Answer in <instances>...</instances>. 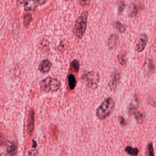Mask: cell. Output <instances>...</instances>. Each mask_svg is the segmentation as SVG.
Returning <instances> with one entry per match:
<instances>
[{
	"label": "cell",
	"instance_id": "cell-7",
	"mask_svg": "<svg viewBox=\"0 0 156 156\" xmlns=\"http://www.w3.org/2000/svg\"><path fill=\"white\" fill-rule=\"evenodd\" d=\"M120 80V73L115 72L112 74L108 83V87L111 91H115Z\"/></svg>",
	"mask_w": 156,
	"mask_h": 156
},
{
	"label": "cell",
	"instance_id": "cell-4",
	"mask_svg": "<svg viewBox=\"0 0 156 156\" xmlns=\"http://www.w3.org/2000/svg\"><path fill=\"white\" fill-rule=\"evenodd\" d=\"M83 77L88 87L94 90L98 88L100 80V76L98 73L94 71H90L84 74Z\"/></svg>",
	"mask_w": 156,
	"mask_h": 156
},
{
	"label": "cell",
	"instance_id": "cell-17",
	"mask_svg": "<svg viewBox=\"0 0 156 156\" xmlns=\"http://www.w3.org/2000/svg\"><path fill=\"white\" fill-rule=\"evenodd\" d=\"M115 28L121 33L125 32L126 30V26L119 21H115L113 23Z\"/></svg>",
	"mask_w": 156,
	"mask_h": 156
},
{
	"label": "cell",
	"instance_id": "cell-9",
	"mask_svg": "<svg viewBox=\"0 0 156 156\" xmlns=\"http://www.w3.org/2000/svg\"><path fill=\"white\" fill-rule=\"evenodd\" d=\"M51 67V62L48 59H44L39 64L38 69L42 73H46L50 71Z\"/></svg>",
	"mask_w": 156,
	"mask_h": 156
},
{
	"label": "cell",
	"instance_id": "cell-2",
	"mask_svg": "<svg viewBox=\"0 0 156 156\" xmlns=\"http://www.w3.org/2000/svg\"><path fill=\"white\" fill-rule=\"evenodd\" d=\"M87 11L83 12L76 20L73 28V33L76 37L81 39L84 35L87 28Z\"/></svg>",
	"mask_w": 156,
	"mask_h": 156
},
{
	"label": "cell",
	"instance_id": "cell-24",
	"mask_svg": "<svg viewBox=\"0 0 156 156\" xmlns=\"http://www.w3.org/2000/svg\"><path fill=\"white\" fill-rule=\"evenodd\" d=\"M147 102L149 104H150L151 105L156 106V102H155V101H154V99H152V98H148L147 99Z\"/></svg>",
	"mask_w": 156,
	"mask_h": 156
},
{
	"label": "cell",
	"instance_id": "cell-22",
	"mask_svg": "<svg viewBox=\"0 0 156 156\" xmlns=\"http://www.w3.org/2000/svg\"><path fill=\"white\" fill-rule=\"evenodd\" d=\"M118 121L120 126H126L127 125V122L126 121L125 118L122 116H119L118 117Z\"/></svg>",
	"mask_w": 156,
	"mask_h": 156
},
{
	"label": "cell",
	"instance_id": "cell-8",
	"mask_svg": "<svg viewBox=\"0 0 156 156\" xmlns=\"http://www.w3.org/2000/svg\"><path fill=\"white\" fill-rule=\"evenodd\" d=\"M119 43V37L118 34H112L108 39L107 45L109 50H113L117 47Z\"/></svg>",
	"mask_w": 156,
	"mask_h": 156
},
{
	"label": "cell",
	"instance_id": "cell-18",
	"mask_svg": "<svg viewBox=\"0 0 156 156\" xmlns=\"http://www.w3.org/2000/svg\"><path fill=\"white\" fill-rule=\"evenodd\" d=\"M70 67L73 71L76 73H78L80 67V63L79 61L76 59H75L71 62L70 64Z\"/></svg>",
	"mask_w": 156,
	"mask_h": 156
},
{
	"label": "cell",
	"instance_id": "cell-10",
	"mask_svg": "<svg viewBox=\"0 0 156 156\" xmlns=\"http://www.w3.org/2000/svg\"><path fill=\"white\" fill-rule=\"evenodd\" d=\"M34 113L33 110L30 111L27 125V131L29 134L31 135L34 129Z\"/></svg>",
	"mask_w": 156,
	"mask_h": 156
},
{
	"label": "cell",
	"instance_id": "cell-25",
	"mask_svg": "<svg viewBox=\"0 0 156 156\" xmlns=\"http://www.w3.org/2000/svg\"><path fill=\"white\" fill-rule=\"evenodd\" d=\"M80 4L83 5V6H86V5H87L89 4V2H90V1H80Z\"/></svg>",
	"mask_w": 156,
	"mask_h": 156
},
{
	"label": "cell",
	"instance_id": "cell-19",
	"mask_svg": "<svg viewBox=\"0 0 156 156\" xmlns=\"http://www.w3.org/2000/svg\"><path fill=\"white\" fill-rule=\"evenodd\" d=\"M147 156H154V147L152 142H151L148 144Z\"/></svg>",
	"mask_w": 156,
	"mask_h": 156
},
{
	"label": "cell",
	"instance_id": "cell-3",
	"mask_svg": "<svg viewBox=\"0 0 156 156\" xmlns=\"http://www.w3.org/2000/svg\"><path fill=\"white\" fill-rule=\"evenodd\" d=\"M42 91L45 92H55L58 91L61 87V82L51 76H47L40 82Z\"/></svg>",
	"mask_w": 156,
	"mask_h": 156
},
{
	"label": "cell",
	"instance_id": "cell-23",
	"mask_svg": "<svg viewBox=\"0 0 156 156\" xmlns=\"http://www.w3.org/2000/svg\"><path fill=\"white\" fill-rule=\"evenodd\" d=\"M28 156H39L38 151L36 149H32L29 151Z\"/></svg>",
	"mask_w": 156,
	"mask_h": 156
},
{
	"label": "cell",
	"instance_id": "cell-11",
	"mask_svg": "<svg viewBox=\"0 0 156 156\" xmlns=\"http://www.w3.org/2000/svg\"><path fill=\"white\" fill-rule=\"evenodd\" d=\"M139 105V98L137 96H135L134 99L129 104L128 107V112L129 115L134 114L137 111L138 105Z\"/></svg>",
	"mask_w": 156,
	"mask_h": 156
},
{
	"label": "cell",
	"instance_id": "cell-21",
	"mask_svg": "<svg viewBox=\"0 0 156 156\" xmlns=\"http://www.w3.org/2000/svg\"><path fill=\"white\" fill-rule=\"evenodd\" d=\"M125 7H126V4L125 2L124 1H120L119 4L118 10L119 14L120 15L122 14L125 9Z\"/></svg>",
	"mask_w": 156,
	"mask_h": 156
},
{
	"label": "cell",
	"instance_id": "cell-12",
	"mask_svg": "<svg viewBox=\"0 0 156 156\" xmlns=\"http://www.w3.org/2000/svg\"><path fill=\"white\" fill-rule=\"evenodd\" d=\"M68 83L70 90H73L75 89L76 85V80L73 74H70L68 75Z\"/></svg>",
	"mask_w": 156,
	"mask_h": 156
},
{
	"label": "cell",
	"instance_id": "cell-14",
	"mask_svg": "<svg viewBox=\"0 0 156 156\" xmlns=\"http://www.w3.org/2000/svg\"><path fill=\"white\" fill-rule=\"evenodd\" d=\"M134 115L137 122L139 124H142L145 121V114L142 113L141 111L137 110L134 113Z\"/></svg>",
	"mask_w": 156,
	"mask_h": 156
},
{
	"label": "cell",
	"instance_id": "cell-15",
	"mask_svg": "<svg viewBox=\"0 0 156 156\" xmlns=\"http://www.w3.org/2000/svg\"><path fill=\"white\" fill-rule=\"evenodd\" d=\"M125 151L127 154L130 156H137L139 153V150L137 147H132L127 146L125 148Z\"/></svg>",
	"mask_w": 156,
	"mask_h": 156
},
{
	"label": "cell",
	"instance_id": "cell-6",
	"mask_svg": "<svg viewBox=\"0 0 156 156\" xmlns=\"http://www.w3.org/2000/svg\"><path fill=\"white\" fill-rule=\"evenodd\" d=\"M148 41V38L146 34L143 33L140 34L135 47L136 51L138 52H141L143 51L146 48Z\"/></svg>",
	"mask_w": 156,
	"mask_h": 156
},
{
	"label": "cell",
	"instance_id": "cell-20",
	"mask_svg": "<svg viewBox=\"0 0 156 156\" xmlns=\"http://www.w3.org/2000/svg\"><path fill=\"white\" fill-rule=\"evenodd\" d=\"M138 12V6L135 4H133V7H132V10L130 13H129V16L130 17H133L136 16Z\"/></svg>",
	"mask_w": 156,
	"mask_h": 156
},
{
	"label": "cell",
	"instance_id": "cell-1",
	"mask_svg": "<svg viewBox=\"0 0 156 156\" xmlns=\"http://www.w3.org/2000/svg\"><path fill=\"white\" fill-rule=\"evenodd\" d=\"M115 108V102L111 97L106 98L98 108L96 110L97 117L100 120H104L112 114Z\"/></svg>",
	"mask_w": 156,
	"mask_h": 156
},
{
	"label": "cell",
	"instance_id": "cell-16",
	"mask_svg": "<svg viewBox=\"0 0 156 156\" xmlns=\"http://www.w3.org/2000/svg\"><path fill=\"white\" fill-rule=\"evenodd\" d=\"M33 21V17L31 14L26 13L23 16V25L25 28H28Z\"/></svg>",
	"mask_w": 156,
	"mask_h": 156
},
{
	"label": "cell",
	"instance_id": "cell-13",
	"mask_svg": "<svg viewBox=\"0 0 156 156\" xmlns=\"http://www.w3.org/2000/svg\"><path fill=\"white\" fill-rule=\"evenodd\" d=\"M117 60L118 61L119 63L121 66H124L126 64L127 62V55L126 51H122L120 52L117 56Z\"/></svg>",
	"mask_w": 156,
	"mask_h": 156
},
{
	"label": "cell",
	"instance_id": "cell-5",
	"mask_svg": "<svg viewBox=\"0 0 156 156\" xmlns=\"http://www.w3.org/2000/svg\"><path fill=\"white\" fill-rule=\"evenodd\" d=\"M19 2H21L23 4L24 10L25 11H32L39 6L44 4L45 2H47V1H22Z\"/></svg>",
	"mask_w": 156,
	"mask_h": 156
}]
</instances>
